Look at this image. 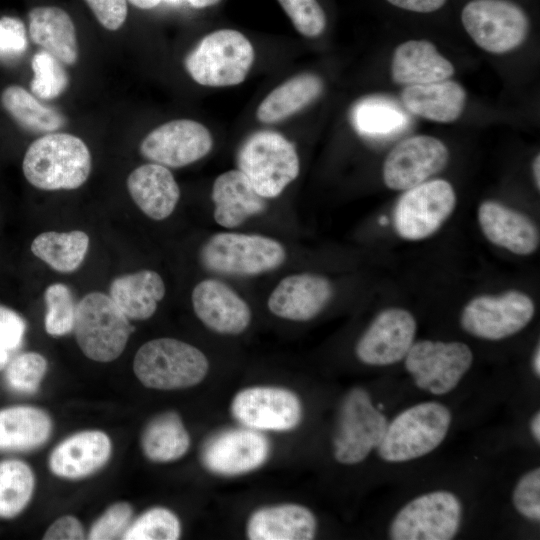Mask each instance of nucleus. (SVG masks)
<instances>
[{
	"mask_svg": "<svg viewBox=\"0 0 540 540\" xmlns=\"http://www.w3.org/2000/svg\"><path fill=\"white\" fill-rule=\"evenodd\" d=\"M477 216L482 233L492 244L522 256L537 250L539 230L527 215L497 201L487 200L480 204Z\"/></svg>",
	"mask_w": 540,
	"mask_h": 540,
	"instance_id": "obj_21",
	"label": "nucleus"
},
{
	"mask_svg": "<svg viewBox=\"0 0 540 540\" xmlns=\"http://www.w3.org/2000/svg\"><path fill=\"white\" fill-rule=\"evenodd\" d=\"M531 431L534 439L539 443L540 442V414L537 412L531 421Z\"/></svg>",
	"mask_w": 540,
	"mask_h": 540,
	"instance_id": "obj_50",
	"label": "nucleus"
},
{
	"mask_svg": "<svg viewBox=\"0 0 540 540\" xmlns=\"http://www.w3.org/2000/svg\"><path fill=\"white\" fill-rule=\"evenodd\" d=\"M128 192L141 209L153 220H163L174 211L179 198V186L170 170L160 164H144L127 178Z\"/></svg>",
	"mask_w": 540,
	"mask_h": 540,
	"instance_id": "obj_23",
	"label": "nucleus"
},
{
	"mask_svg": "<svg viewBox=\"0 0 540 540\" xmlns=\"http://www.w3.org/2000/svg\"><path fill=\"white\" fill-rule=\"evenodd\" d=\"M27 48L25 26L17 18L0 19V59L10 60L19 57Z\"/></svg>",
	"mask_w": 540,
	"mask_h": 540,
	"instance_id": "obj_44",
	"label": "nucleus"
},
{
	"mask_svg": "<svg viewBox=\"0 0 540 540\" xmlns=\"http://www.w3.org/2000/svg\"><path fill=\"white\" fill-rule=\"evenodd\" d=\"M26 331V322L14 310L0 305V347L9 353L18 350Z\"/></svg>",
	"mask_w": 540,
	"mask_h": 540,
	"instance_id": "obj_45",
	"label": "nucleus"
},
{
	"mask_svg": "<svg viewBox=\"0 0 540 540\" xmlns=\"http://www.w3.org/2000/svg\"><path fill=\"white\" fill-rule=\"evenodd\" d=\"M133 509L129 503L118 502L110 506L91 526L88 539H122L132 522Z\"/></svg>",
	"mask_w": 540,
	"mask_h": 540,
	"instance_id": "obj_42",
	"label": "nucleus"
},
{
	"mask_svg": "<svg viewBox=\"0 0 540 540\" xmlns=\"http://www.w3.org/2000/svg\"><path fill=\"white\" fill-rule=\"evenodd\" d=\"M89 247V236L80 230L47 231L34 238L32 253L61 273H70L82 264Z\"/></svg>",
	"mask_w": 540,
	"mask_h": 540,
	"instance_id": "obj_33",
	"label": "nucleus"
},
{
	"mask_svg": "<svg viewBox=\"0 0 540 540\" xmlns=\"http://www.w3.org/2000/svg\"><path fill=\"white\" fill-rule=\"evenodd\" d=\"M269 453L268 439L260 431L244 426L223 430L208 439L202 461L211 472L232 476L260 467Z\"/></svg>",
	"mask_w": 540,
	"mask_h": 540,
	"instance_id": "obj_18",
	"label": "nucleus"
},
{
	"mask_svg": "<svg viewBox=\"0 0 540 540\" xmlns=\"http://www.w3.org/2000/svg\"><path fill=\"white\" fill-rule=\"evenodd\" d=\"M62 64L44 50L33 56L31 61L33 79L30 83L33 95L38 99L51 100L67 89L69 78Z\"/></svg>",
	"mask_w": 540,
	"mask_h": 540,
	"instance_id": "obj_39",
	"label": "nucleus"
},
{
	"mask_svg": "<svg viewBox=\"0 0 540 540\" xmlns=\"http://www.w3.org/2000/svg\"><path fill=\"white\" fill-rule=\"evenodd\" d=\"M209 362L201 350L173 338L153 339L143 344L133 361V371L146 387L157 390L184 389L199 384Z\"/></svg>",
	"mask_w": 540,
	"mask_h": 540,
	"instance_id": "obj_2",
	"label": "nucleus"
},
{
	"mask_svg": "<svg viewBox=\"0 0 540 540\" xmlns=\"http://www.w3.org/2000/svg\"><path fill=\"white\" fill-rule=\"evenodd\" d=\"M212 146V135L204 125L190 119H177L147 134L140 144V152L154 163L179 168L200 160Z\"/></svg>",
	"mask_w": 540,
	"mask_h": 540,
	"instance_id": "obj_16",
	"label": "nucleus"
},
{
	"mask_svg": "<svg viewBox=\"0 0 540 540\" xmlns=\"http://www.w3.org/2000/svg\"><path fill=\"white\" fill-rule=\"evenodd\" d=\"M243 426L258 431H289L302 419V405L295 393L272 386H254L236 393L230 407Z\"/></svg>",
	"mask_w": 540,
	"mask_h": 540,
	"instance_id": "obj_14",
	"label": "nucleus"
},
{
	"mask_svg": "<svg viewBox=\"0 0 540 540\" xmlns=\"http://www.w3.org/2000/svg\"><path fill=\"white\" fill-rule=\"evenodd\" d=\"M451 423V413L438 402L414 405L387 425L377 447L379 456L387 462H405L422 457L436 449L445 439Z\"/></svg>",
	"mask_w": 540,
	"mask_h": 540,
	"instance_id": "obj_4",
	"label": "nucleus"
},
{
	"mask_svg": "<svg viewBox=\"0 0 540 540\" xmlns=\"http://www.w3.org/2000/svg\"><path fill=\"white\" fill-rule=\"evenodd\" d=\"M254 58V48L245 35L220 29L201 39L185 58V68L202 86H234L245 80Z\"/></svg>",
	"mask_w": 540,
	"mask_h": 540,
	"instance_id": "obj_3",
	"label": "nucleus"
},
{
	"mask_svg": "<svg viewBox=\"0 0 540 540\" xmlns=\"http://www.w3.org/2000/svg\"><path fill=\"white\" fill-rule=\"evenodd\" d=\"M449 150L438 138L417 135L400 141L383 163L382 177L393 190L417 186L445 168Z\"/></svg>",
	"mask_w": 540,
	"mask_h": 540,
	"instance_id": "obj_15",
	"label": "nucleus"
},
{
	"mask_svg": "<svg viewBox=\"0 0 540 540\" xmlns=\"http://www.w3.org/2000/svg\"><path fill=\"white\" fill-rule=\"evenodd\" d=\"M181 534L178 517L163 507H154L131 522L124 540H176Z\"/></svg>",
	"mask_w": 540,
	"mask_h": 540,
	"instance_id": "obj_38",
	"label": "nucleus"
},
{
	"mask_svg": "<svg viewBox=\"0 0 540 540\" xmlns=\"http://www.w3.org/2000/svg\"><path fill=\"white\" fill-rule=\"evenodd\" d=\"M333 294L330 281L314 273H299L283 278L268 298V308L277 317L308 321L317 316Z\"/></svg>",
	"mask_w": 540,
	"mask_h": 540,
	"instance_id": "obj_20",
	"label": "nucleus"
},
{
	"mask_svg": "<svg viewBox=\"0 0 540 540\" xmlns=\"http://www.w3.org/2000/svg\"><path fill=\"white\" fill-rule=\"evenodd\" d=\"M196 316L209 329L237 335L245 331L252 318L248 304L227 284L216 279L199 282L192 291Z\"/></svg>",
	"mask_w": 540,
	"mask_h": 540,
	"instance_id": "obj_19",
	"label": "nucleus"
},
{
	"mask_svg": "<svg viewBox=\"0 0 540 540\" xmlns=\"http://www.w3.org/2000/svg\"><path fill=\"white\" fill-rule=\"evenodd\" d=\"M220 0H188L189 4L194 8H206L217 4Z\"/></svg>",
	"mask_w": 540,
	"mask_h": 540,
	"instance_id": "obj_51",
	"label": "nucleus"
},
{
	"mask_svg": "<svg viewBox=\"0 0 540 540\" xmlns=\"http://www.w3.org/2000/svg\"><path fill=\"white\" fill-rule=\"evenodd\" d=\"M454 65L426 40H409L399 44L392 56L391 75L402 85H419L447 80Z\"/></svg>",
	"mask_w": 540,
	"mask_h": 540,
	"instance_id": "obj_24",
	"label": "nucleus"
},
{
	"mask_svg": "<svg viewBox=\"0 0 540 540\" xmlns=\"http://www.w3.org/2000/svg\"><path fill=\"white\" fill-rule=\"evenodd\" d=\"M395 7L417 12L431 13L444 6L447 0H386Z\"/></svg>",
	"mask_w": 540,
	"mask_h": 540,
	"instance_id": "obj_48",
	"label": "nucleus"
},
{
	"mask_svg": "<svg viewBox=\"0 0 540 540\" xmlns=\"http://www.w3.org/2000/svg\"><path fill=\"white\" fill-rule=\"evenodd\" d=\"M513 504L524 517L540 519V469L536 468L524 474L513 492Z\"/></svg>",
	"mask_w": 540,
	"mask_h": 540,
	"instance_id": "obj_43",
	"label": "nucleus"
},
{
	"mask_svg": "<svg viewBox=\"0 0 540 540\" xmlns=\"http://www.w3.org/2000/svg\"><path fill=\"white\" fill-rule=\"evenodd\" d=\"M85 142L68 133H47L27 148L22 170L26 180L42 190L79 188L91 172Z\"/></svg>",
	"mask_w": 540,
	"mask_h": 540,
	"instance_id": "obj_1",
	"label": "nucleus"
},
{
	"mask_svg": "<svg viewBox=\"0 0 540 540\" xmlns=\"http://www.w3.org/2000/svg\"><path fill=\"white\" fill-rule=\"evenodd\" d=\"M456 206L453 186L446 180H427L405 190L393 212V224L400 237L417 241L434 234Z\"/></svg>",
	"mask_w": 540,
	"mask_h": 540,
	"instance_id": "obj_12",
	"label": "nucleus"
},
{
	"mask_svg": "<svg viewBox=\"0 0 540 540\" xmlns=\"http://www.w3.org/2000/svg\"><path fill=\"white\" fill-rule=\"evenodd\" d=\"M296 30L305 37L320 36L326 27V15L317 0H277Z\"/></svg>",
	"mask_w": 540,
	"mask_h": 540,
	"instance_id": "obj_41",
	"label": "nucleus"
},
{
	"mask_svg": "<svg viewBox=\"0 0 540 540\" xmlns=\"http://www.w3.org/2000/svg\"><path fill=\"white\" fill-rule=\"evenodd\" d=\"M9 352L0 347V371L4 370L9 361Z\"/></svg>",
	"mask_w": 540,
	"mask_h": 540,
	"instance_id": "obj_54",
	"label": "nucleus"
},
{
	"mask_svg": "<svg viewBox=\"0 0 540 540\" xmlns=\"http://www.w3.org/2000/svg\"><path fill=\"white\" fill-rule=\"evenodd\" d=\"M44 299L46 332L54 337L70 333L74 329L77 305L70 289L61 283L51 284L45 290Z\"/></svg>",
	"mask_w": 540,
	"mask_h": 540,
	"instance_id": "obj_40",
	"label": "nucleus"
},
{
	"mask_svg": "<svg viewBox=\"0 0 540 540\" xmlns=\"http://www.w3.org/2000/svg\"><path fill=\"white\" fill-rule=\"evenodd\" d=\"M135 7L140 9H151L157 6L162 0H128Z\"/></svg>",
	"mask_w": 540,
	"mask_h": 540,
	"instance_id": "obj_49",
	"label": "nucleus"
},
{
	"mask_svg": "<svg viewBox=\"0 0 540 540\" xmlns=\"http://www.w3.org/2000/svg\"><path fill=\"white\" fill-rule=\"evenodd\" d=\"M99 23L106 29L118 30L127 17L126 0H84Z\"/></svg>",
	"mask_w": 540,
	"mask_h": 540,
	"instance_id": "obj_46",
	"label": "nucleus"
},
{
	"mask_svg": "<svg viewBox=\"0 0 540 540\" xmlns=\"http://www.w3.org/2000/svg\"><path fill=\"white\" fill-rule=\"evenodd\" d=\"M73 330L85 356L97 362H110L124 351L132 327L110 296L91 292L76 305Z\"/></svg>",
	"mask_w": 540,
	"mask_h": 540,
	"instance_id": "obj_6",
	"label": "nucleus"
},
{
	"mask_svg": "<svg viewBox=\"0 0 540 540\" xmlns=\"http://www.w3.org/2000/svg\"><path fill=\"white\" fill-rule=\"evenodd\" d=\"M323 82L312 73L294 76L273 89L259 104L256 117L262 123L282 121L320 96Z\"/></svg>",
	"mask_w": 540,
	"mask_h": 540,
	"instance_id": "obj_31",
	"label": "nucleus"
},
{
	"mask_svg": "<svg viewBox=\"0 0 540 540\" xmlns=\"http://www.w3.org/2000/svg\"><path fill=\"white\" fill-rule=\"evenodd\" d=\"M35 478L30 466L17 459L0 462V518L19 515L33 495Z\"/></svg>",
	"mask_w": 540,
	"mask_h": 540,
	"instance_id": "obj_35",
	"label": "nucleus"
},
{
	"mask_svg": "<svg viewBox=\"0 0 540 540\" xmlns=\"http://www.w3.org/2000/svg\"><path fill=\"white\" fill-rule=\"evenodd\" d=\"M211 196L214 219L224 228H235L266 209L265 198L239 169L220 174L213 183Z\"/></svg>",
	"mask_w": 540,
	"mask_h": 540,
	"instance_id": "obj_25",
	"label": "nucleus"
},
{
	"mask_svg": "<svg viewBox=\"0 0 540 540\" xmlns=\"http://www.w3.org/2000/svg\"><path fill=\"white\" fill-rule=\"evenodd\" d=\"M52 421L42 409L13 406L0 410V452H29L47 442Z\"/></svg>",
	"mask_w": 540,
	"mask_h": 540,
	"instance_id": "obj_29",
	"label": "nucleus"
},
{
	"mask_svg": "<svg viewBox=\"0 0 540 540\" xmlns=\"http://www.w3.org/2000/svg\"><path fill=\"white\" fill-rule=\"evenodd\" d=\"M167 1H169V2H177L179 0H167Z\"/></svg>",
	"mask_w": 540,
	"mask_h": 540,
	"instance_id": "obj_55",
	"label": "nucleus"
},
{
	"mask_svg": "<svg viewBox=\"0 0 540 540\" xmlns=\"http://www.w3.org/2000/svg\"><path fill=\"white\" fill-rule=\"evenodd\" d=\"M47 370V361L39 353L24 352L9 360L4 368L6 387L19 395H32L39 389Z\"/></svg>",
	"mask_w": 540,
	"mask_h": 540,
	"instance_id": "obj_37",
	"label": "nucleus"
},
{
	"mask_svg": "<svg viewBox=\"0 0 540 540\" xmlns=\"http://www.w3.org/2000/svg\"><path fill=\"white\" fill-rule=\"evenodd\" d=\"M1 104L19 126L30 132L52 133L65 124L60 112L43 105L19 85H10L2 91Z\"/></svg>",
	"mask_w": 540,
	"mask_h": 540,
	"instance_id": "obj_34",
	"label": "nucleus"
},
{
	"mask_svg": "<svg viewBox=\"0 0 540 540\" xmlns=\"http://www.w3.org/2000/svg\"><path fill=\"white\" fill-rule=\"evenodd\" d=\"M387 419L372 403L368 392L351 389L343 398L333 439L335 459L342 464L362 462L381 443Z\"/></svg>",
	"mask_w": 540,
	"mask_h": 540,
	"instance_id": "obj_8",
	"label": "nucleus"
},
{
	"mask_svg": "<svg viewBox=\"0 0 540 540\" xmlns=\"http://www.w3.org/2000/svg\"><path fill=\"white\" fill-rule=\"evenodd\" d=\"M403 107L412 115L427 120L450 123L457 120L465 107L466 91L456 81L408 85L400 95Z\"/></svg>",
	"mask_w": 540,
	"mask_h": 540,
	"instance_id": "obj_27",
	"label": "nucleus"
},
{
	"mask_svg": "<svg viewBox=\"0 0 540 540\" xmlns=\"http://www.w3.org/2000/svg\"><path fill=\"white\" fill-rule=\"evenodd\" d=\"M165 284L155 271L142 270L113 280L110 298L131 320H146L156 311L165 296Z\"/></svg>",
	"mask_w": 540,
	"mask_h": 540,
	"instance_id": "obj_30",
	"label": "nucleus"
},
{
	"mask_svg": "<svg viewBox=\"0 0 540 540\" xmlns=\"http://www.w3.org/2000/svg\"><path fill=\"white\" fill-rule=\"evenodd\" d=\"M351 121L362 135L382 136L398 131L407 123L404 114L389 101L365 98L351 111Z\"/></svg>",
	"mask_w": 540,
	"mask_h": 540,
	"instance_id": "obj_36",
	"label": "nucleus"
},
{
	"mask_svg": "<svg viewBox=\"0 0 540 540\" xmlns=\"http://www.w3.org/2000/svg\"><path fill=\"white\" fill-rule=\"evenodd\" d=\"M317 529L314 514L298 504H282L254 511L247 522L251 540H309Z\"/></svg>",
	"mask_w": 540,
	"mask_h": 540,
	"instance_id": "obj_26",
	"label": "nucleus"
},
{
	"mask_svg": "<svg viewBox=\"0 0 540 540\" xmlns=\"http://www.w3.org/2000/svg\"><path fill=\"white\" fill-rule=\"evenodd\" d=\"M141 446L149 460L166 463L186 454L190 437L179 415L170 411L157 415L146 425Z\"/></svg>",
	"mask_w": 540,
	"mask_h": 540,
	"instance_id": "obj_32",
	"label": "nucleus"
},
{
	"mask_svg": "<svg viewBox=\"0 0 540 540\" xmlns=\"http://www.w3.org/2000/svg\"><path fill=\"white\" fill-rule=\"evenodd\" d=\"M286 251L278 241L261 236L221 232L211 236L201 250L204 266L219 274L250 276L281 266Z\"/></svg>",
	"mask_w": 540,
	"mask_h": 540,
	"instance_id": "obj_7",
	"label": "nucleus"
},
{
	"mask_svg": "<svg viewBox=\"0 0 540 540\" xmlns=\"http://www.w3.org/2000/svg\"><path fill=\"white\" fill-rule=\"evenodd\" d=\"M112 444L99 430L75 433L60 442L49 457L51 472L64 479H81L101 469L109 460Z\"/></svg>",
	"mask_w": 540,
	"mask_h": 540,
	"instance_id": "obj_22",
	"label": "nucleus"
},
{
	"mask_svg": "<svg viewBox=\"0 0 540 540\" xmlns=\"http://www.w3.org/2000/svg\"><path fill=\"white\" fill-rule=\"evenodd\" d=\"M532 365H533V370H534V373L537 377H539L540 375V349H539V345H537L536 349H535V352H534V355H533V360H532Z\"/></svg>",
	"mask_w": 540,
	"mask_h": 540,
	"instance_id": "obj_53",
	"label": "nucleus"
},
{
	"mask_svg": "<svg viewBox=\"0 0 540 540\" xmlns=\"http://www.w3.org/2000/svg\"><path fill=\"white\" fill-rule=\"evenodd\" d=\"M461 22L472 40L492 54L516 49L529 33L527 14L509 0H471L461 12Z\"/></svg>",
	"mask_w": 540,
	"mask_h": 540,
	"instance_id": "obj_9",
	"label": "nucleus"
},
{
	"mask_svg": "<svg viewBox=\"0 0 540 540\" xmlns=\"http://www.w3.org/2000/svg\"><path fill=\"white\" fill-rule=\"evenodd\" d=\"M539 169H540V157L539 155H537L533 161V176H534L535 185L538 190L540 187Z\"/></svg>",
	"mask_w": 540,
	"mask_h": 540,
	"instance_id": "obj_52",
	"label": "nucleus"
},
{
	"mask_svg": "<svg viewBox=\"0 0 540 540\" xmlns=\"http://www.w3.org/2000/svg\"><path fill=\"white\" fill-rule=\"evenodd\" d=\"M28 19L29 35L35 44L65 65L77 62L75 25L66 11L54 6L35 7Z\"/></svg>",
	"mask_w": 540,
	"mask_h": 540,
	"instance_id": "obj_28",
	"label": "nucleus"
},
{
	"mask_svg": "<svg viewBox=\"0 0 540 540\" xmlns=\"http://www.w3.org/2000/svg\"><path fill=\"white\" fill-rule=\"evenodd\" d=\"M84 538L81 523L78 519L69 515L58 518L43 536V539L46 540H80Z\"/></svg>",
	"mask_w": 540,
	"mask_h": 540,
	"instance_id": "obj_47",
	"label": "nucleus"
},
{
	"mask_svg": "<svg viewBox=\"0 0 540 540\" xmlns=\"http://www.w3.org/2000/svg\"><path fill=\"white\" fill-rule=\"evenodd\" d=\"M462 506L448 491L420 495L407 503L391 522L393 540H449L460 526Z\"/></svg>",
	"mask_w": 540,
	"mask_h": 540,
	"instance_id": "obj_10",
	"label": "nucleus"
},
{
	"mask_svg": "<svg viewBox=\"0 0 540 540\" xmlns=\"http://www.w3.org/2000/svg\"><path fill=\"white\" fill-rule=\"evenodd\" d=\"M414 316L403 308L381 311L358 340V359L368 365L387 366L405 358L416 334Z\"/></svg>",
	"mask_w": 540,
	"mask_h": 540,
	"instance_id": "obj_17",
	"label": "nucleus"
},
{
	"mask_svg": "<svg viewBox=\"0 0 540 540\" xmlns=\"http://www.w3.org/2000/svg\"><path fill=\"white\" fill-rule=\"evenodd\" d=\"M238 166L263 198L280 195L300 171L294 145L274 131L252 134L238 152Z\"/></svg>",
	"mask_w": 540,
	"mask_h": 540,
	"instance_id": "obj_5",
	"label": "nucleus"
},
{
	"mask_svg": "<svg viewBox=\"0 0 540 540\" xmlns=\"http://www.w3.org/2000/svg\"><path fill=\"white\" fill-rule=\"evenodd\" d=\"M535 314L531 297L519 290L499 295H480L470 300L462 310L460 323L469 334L501 340L524 329Z\"/></svg>",
	"mask_w": 540,
	"mask_h": 540,
	"instance_id": "obj_13",
	"label": "nucleus"
},
{
	"mask_svg": "<svg viewBox=\"0 0 540 540\" xmlns=\"http://www.w3.org/2000/svg\"><path fill=\"white\" fill-rule=\"evenodd\" d=\"M473 353L462 342L421 340L405 356L406 370L415 385L434 395L452 391L470 369Z\"/></svg>",
	"mask_w": 540,
	"mask_h": 540,
	"instance_id": "obj_11",
	"label": "nucleus"
}]
</instances>
